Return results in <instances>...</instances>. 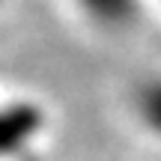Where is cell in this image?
Listing matches in <instances>:
<instances>
[{
  "instance_id": "1",
  "label": "cell",
  "mask_w": 161,
  "mask_h": 161,
  "mask_svg": "<svg viewBox=\"0 0 161 161\" xmlns=\"http://www.w3.org/2000/svg\"><path fill=\"white\" fill-rule=\"evenodd\" d=\"M146 116L161 128V90H155L152 96H146Z\"/></svg>"
}]
</instances>
